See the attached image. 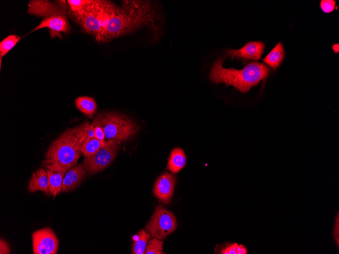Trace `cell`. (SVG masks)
Instances as JSON below:
<instances>
[{
    "instance_id": "obj_25",
    "label": "cell",
    "mask_w": 339,
    "mask_h": 254,
    "mask_svg": "<svg viewBox=\"0 0 339 254\" xmlns=\"http://www.w3.org/2000/svg\"><path fill=\"white\" fill-rule=\"evenodd\" d=\"M335 1L332 0H322L320 3V7L322 11L325 13H330L333 11Z\"/></svg>"
},
{
    "instance_id": "obj_12",
    "label": "cell",
    "mask_w": 339,
    "mask_h": 254,
    "mask_svg": "<svg viewBox=\"0 0 339 254\" xmlns=\"http://www.w3.org/2000/svg\"><path fill=\"white\" fill-rule=\"evenodd\" d=\"M87 172L82 164L69 170L62 182L61 192L67 193L77 188L86 177Z\"/></svg>"
},
{
    "instance_id": "obj_20",
    "label": "cell",
    "mask_w": 339,
    "mask_h": 254,
    "mask_svg": "<svg viewBox=\"0 0 339 254\" xmlns=\"http://www.w3.org/2000/svg\"><path fill=\"white\" fill-rule=\"evenodd\" d=\"M20 37L15 34L9 35L0 43V64L2 58L8 53L19 42Z\"/></svg>"
},
{
    "instance_id": "obj_3",
    "label": "cell",
    "mask_w": 339,
    "mask_h": 254,
    "mask_svg": "<svg viewBox=\"0 0 339 254\" xmlns=\"http://www.w3.org/2000/svg\"><path fill=\"white\" fill-rule=\"evenodd\" d=\"M224 57H219L211 66L209 78L215 84L232 86L242 93L248 92L269 74L268 67L263 63L252 62L242 69L223 67Z\"/></svg>"
},
{
    "instance_id": "obj_4",
    "label": "cell",
    "mask_w": 339,
    "mask_h": 254,
    "mask_svg": "<svg viewBox=\"0 0 339 254\" xmlns=\"http://www.w3.org/2000/svg\"><path fill=\"white\" fill-rule=\"evenodd\" d=\"M68 9L69 6L65 1L54 2L45 0L30 1L27 13L42 18V20L29 33L47 27L51 38L56 37L62 38L61 32L69 33L71 30L67 16Z\"/></svg>"
},
{
    "instance_id": "obj_21",
    "label": "cell",
    "mask_w": 339,
    "mask_h": 254,
    "mask_svg": "<svg viewBox=\"0 0 339 254\" xmlns=\"http://www.w3.org/2000/svg\"><path fill=\"white\" fill-rule=\"evenodd\" d=\"M163 242L160 239L153 237L150 239L147 244L145 254H161Z\"/></svg>"
},
{
    "instance_id": "obj_27",
    "label": "cell",
    "mask_w": 339,
    "mask_h": 254,
    "mask_svg": "<svg viewBox=\"0 0 339 254\" xmlns=\"http://www.w3.org/2000/svg\"><path fill=\"white\" fill-rule=\"evenodd\" d=\"M10 253V248L7 241L1 238L0 253L7 254Z\"/></svg>"
},
{
    "instance_id": "obj_26",
    "label": "cell",
    "mask_w": 339,
    "mask_h": 254,
    "mask_svg": "<svg viewBox=\"0 0 339 254\" xmlns=\"http://www.w3.org/2000/svg\"><path fill=\"white\" fill-rule=\"evenodd\" d=\"M333 236L334 241L337 248L339 247V213L337 211L335 215V219L334 222V229H333Z\"/></svg>"
},
{
    "instance_id": "obj_23",
    "label": "cell",
    "mask_w": 339,
    "mask_h": 254,
    "mask_svg": "<svg viewBox=\"0 0 339 254\" xmlns=\"http://www.w3.org/2000/svg\"><path fill=\"white\" fill-rule=\"evenodd\" d=\"M90 0H68L69 5L68 15L75 14L80 12L89 2Z\"/></svg>"
},
{
    "instance_id": "obj_22",
    "label": "cell",
    "mask_w": 339,
    "mask_h": 254,
    "mask_svg": "<svg viewBox=\"0 0 339 254\" xmlns=\"http://www.w3.org/2000/svg\"><path fill=\"white\" fill-rule=\"evenodd\" d=\"M247 249L243 244L236 243L227 244L220 250L221 254H247Z\"/></svg>"
},
{
    "instance_id": "obj_10",
    "label": "cell",
    "mask_w": 339,
    "mask_h": 254,
    "mask_svg": "<svg viewBox=\"0 0 339 254\" xmlns=\"http://www.w3.org/2000/svg\"><path fill=\"white\" fill-rule=\"evenodd\" d=\"M177 179L176 176L167 172L161 174L155 182L153 193L160 202L168 204L174 194Z\"/></svg>"
},
{
    "instance_id": "obj_14",
    "label": "cell",
    "mask_w": 339,
    "mask_h": 254,
    "mask_svg": "<svg viewBox=\"0 0 339 254\" xmlns=\"http://www.w3.org/2000/svg\"><path fill=\"white\" fill-rule=\"evenodd\" d=\"M186 163V157L184 151L180 148H176L171 152L166 169L177 173L184 168Z\"/></svg>"
},
{
    "instance_id": "obj_19",
    "label": "cell",
    "mask_w": 339,
    "mask_h": 254,
    "mask_svg": "<svg viewBox=\"0 0 339 254\" xmlns=\"http://www.w3.org/2000/svg\"><path fill=\"white\" fill-rule=\"evenodd\" d=\"M106 140H100L95 137L86 138L81 147V152L85 158L94 155L107 143Z\"/></svg>"
},
{
    "instance_id": "obj_28",
    "label": "cell",
    "mask_w": 339,
    "mask_h": 254,
    "mask_svg": "<svg viewBox=\"0 0 339 254\" xmlns=\"http://www.w3.org/2000/svg\"><path fill=\"white\" fill-rule=\"evenodd\" d=\"M94 137V127L91 123L87 132V138Z\"/></svg>"
},
{
    "instance_id": "obj_17",
    "label": "cell",
    "mask_w": 339,
    "mask_h": 254,
    "mask_svg": "<svg viewBox=\"0 0 339 254\" xmlns=\"http://www.w3.org/2000/svg\"><path fill=\"white\" fill-rule=\"evenodd\" d=\"M152 236L146 230H141L132 236V254H143L145 252L148 241Z\"/></svg>"
},
{
    "instance_id": "obj_8",
    "label": "cell",
    "mask_w": 339,
    "mask_h": 254,
    "mask_svg": "<svg viewBox=\"0 0 339 254\" xmlns=\"http://www.w3.org/2000/svg\"><path fill=\"white\" fill-rule=\"evenodd\" d=\"M120 143L117 140H109L95 154L85 158L81 164L87 173L89 175L97 173L108 167L115 159Z\"/></svg>"
},
{
    "instance_id": "obj_11",
    "label": "cell",
    "mask_w": 339,
    "mask_h": 254,
    "mask_svg": "<svg viewBox=\"0 0 339 254\" xmlns=\"http://www.w3.org/2000/svg\"><path fill=\"white\" fill-rule=\"evenodd\" d=\"M264 47V44L261 42H250L239 50H228L226 55L231 59L257 60L261 58Z\"/></svg>"
},
{
    "instance_id": "obj_7",
    "label": "cell",
    "mask_w": 339,
    "mask_h": 254,
    "mask_svg": "<svg viewBox=\"0 0 339 254\" xmlns=\"http://www.w3.org/2000/svg\"><path fill=\"white\" fill-rule=\"evenodd\" d=\"M177 227L175 215L162 206L156 207L145 229L152 236L160 240L165 239Z\"/></svg>"
},
{
    "instance_id": "obj_29",
    "label": "cell",
    "mask_w": 339,
    "mask_h": 254,
    "mask_svg": "<svg viewBox=\"0 0 339 254\" xmlns=\"http://www.w3.org/2000/svg\"><path fill=\"white\" fill-rule=\"evenodd\" d=\"M338 44H335L332 45V49L333 50V51L335 53H338Z\"/></svg>"
},
{
    "instance_id": "obj_2",
    "label": "cell",
    "mask_w": 339,
    "mask_h": 254,
    "mask_svg": "<svg viewBox=\"0 0 339 254\" xmlns=\"http://www.w3.org/2000/svg\"><path fill=\"white\" fill-rule=\"evenodd\" d=\"M89 126L86 122L64 131L49 146L42 165L54 171L65 172L75 166L81 156V147Z\"/></svg>"
},
{
    "instance_id": "obj_18",
    "label": "cell",
    "mask_w": 339,
    "mask_h": 254,
    "mask_svg": "<svg viewBox=\"0 0 339 254\" xmlns=\"http://www.w3.org/2000/svg\"><path fill=\"white\" fill-rule=\"evenodd\" d=\"M284 55L283 45L280 42L262 60L272 68H276L282 62Z\"/></svg>"
},
{
    "instance_id": "obj_24",
    "label": "cell",
    "mask_w": 339,
    "mask_h": 254,
    "mask_svg": "<svg viewBox=\"0 0 339 254\" xmlns=\"http://www.w3.org/2000/svg\"><path fill=\"white\" fill-rule=\"evenodd\" d=\"M91 124L94 127V137L100 140H105V133L97 116L93 120Z\"/></svg>"
},
{
    "instance_id": "obj_6",
    "label": "cell",
    "mask_w": 339,
    "mask_h": 254,
    "mask_svg": "<svg viewBox=\"0 0 339 254\" xmlns=\"http://www.w3.org/2000/svg\"><path fill=\"white\" fill-rule=\"evenodd\" d=\"M103 127L105 140L122 141L134 135L139 129L132 120L122 115L103 112L97 115Z\"/></svg>"
},
{
    "instance_id": "obj_1",
    "label": "cell",
    "mask_w": 339,
    "mask_h": 254,
    "mask_svg": "<svg viewBox=\"0 0 339 254\" xmlns=\"http://www.w3.org/2000/svg\"><path fill=\"white\" fill-rule=\"evenodd\" d=\"M158 5L149 1L126 0L117 6L104 32L100 42L111 40L134 32L143 26L150 27L153 39L157 40L161 34L162 20Z\"/></svg>"
},
{
    "instance_id": "obj_9",
    "label": "cell",
    "mask_w": 339,
    "mask_h": 254,
    "mask_svg": "<svg viewBox=\"0 0 339 254\" xmlns=\"http://www.w3.org/2000/svg\"><path fill=\"white\" fill-rule=\"evenodd\" d=\"M31 238L34 254L56 253L59 241L51 228L45 227L33 232Z\"/></svg>"
},
{
    "instance_id": "obj_5",
    "label": "cell",
    "mask_w": 339,
    "mask_h": 254,
    "mask_svg": "<svg viewBox=\"0 0 339 254\" xmlns=\"http://www.w3.org/2000/svg\"><path fill=\"white\" fill-rule=\"evenodd\" d=\"M117 6L111 1L90 0L80 12L68 15L86 33L94 35L100 41Z\"/></svg>"
},
{
    "instance_id": "obj_15",
    "label": "cell",
    "mask_w": 339,
    "mask_h": 254,
    "mask_svg": "<svg viewBox=\"0 0 339 254\" xmlns=\"http://www.w3.org/2000/svg\"><path fill=\"white\" fill-rule=\"evenodd\" d=\"M46 170L48 178L50 194L54 199L61 192L63 179L66 172L54 171L49 169H46Z\"/></svg>"
},
{
    "instance_id": "obj_16",
    "label": "cell",
    "mask_w": 339,
    "mask_h": 254,
    "mask_svg": "<svg viewBox=\"0 0 339 254\" xmlns=\"http://www.w3.org/2000/svg\"><path fill=\"white\" fill-rule=\"evenodd\" d=\"M76 107L88 117L91 118L97 109V104L92 97L82 96L75 99Z\"/></svg>"
},
{
    "instance_id": "obj_13",
    "label": "cell",
    "mask_w": 339,
    "mask_h": 254,
    "mask_svg": "<svg viewBox=\"0 0 339 254\" xmlns=\"http://www.w3.org/2000/svg\"><path fill=\"white\" fill-rule=\"evenodd\" d=\"M28 190L30 193L41 191L47 195H50L48 188V178L47 171L40 168L32 172L28 183Z\"/></svg>"
}]
</instances>
